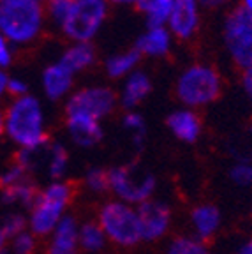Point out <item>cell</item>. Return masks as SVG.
Wrapping results in <instances>:
<instances>
[{"mask_svg": "<svg viewBox=\"0 0 252 254\" xmlns=\"http://www.w3.org/2000/svg\"><path fill=\"white\" fill-rule=\"evenodd\" d=\"M78 244L79 251L87 254H95L106 247L108 238L104 235L103 228L99 226L95 219H87V221H79L78 226Z\"/></svg>", "mask_w": 252, "mask_h": 254, "instance_id": "22", "label": "cell"}, {"mask_svg": "<svg viewBox=\"0 0 252 254\" xmlns=\"http://www.w3.org/2000/svg\"><path fill=\"white\" fill-rule=\"evenodd\" d=\"M39 247V238L32 233L30 230L7 240V251L5 254H36Z\"/></svg>", "mask_w": 252, "mask_h": 254, "instance_id": "27", "label": "cell"}, {"mask_svg": "<svg viewBox=\"0 0 252 254\" xmlns=\"http://www.w3.org/2000/svg\"><path fill=\"white\" fill-rule=\"evenodd\" d=\"M108 4V0H72L59 28L72 43H90L106 20Z\"/></svg>", "mask_w": 252, "mask_h": 254, "instance_id": "6", "label": "cell"}, {"mask_svg": "<svg viewBox=\"0 0 252 254\" xmlns=\"http://www.w3.org/2000/svg\"><path fill=\"white\" fill-rule=\"evenodd\" d=\"M201 4L199 0H175L166 27L170 28L173 37L190 39L199 28Z\"/></svg>", "mask_w": 252, "mask_h": 254, "instance_id": "12", "label": "cell"}, {"mask_svg": "<svg viewBox=\"0 0 252 254\" xmlns=\"http://www.w3.org/2000/svg\"><path fill=\"white\" fill-rule=\"evenodd\" d=\"M59 62H62L71 72L78 74L95 62V50L92 43H72L63 50Z\"/></svg>", "mask_w": 252, "mask_h": 254, "instance_id": "21", "label": "cell"}, {"mask_svg": "<svg viewBox=\"0 0 252 254\" xmlns=\"http://www.w3.org/2000/svg\"><path fill=\"white\" fill-rule=\"evenodd\" d=\"M4 136L20 152H39L46 147V113L36 95L28 94L12 99L4 108Z\"/></svg>", "mask_w": 252, "mask_h": 254, "instance_id": "1", "label": "cell"}, {"mask_svg": "<svg viewBox=\"0 0 252 254\" xmlns=\"http://www.w3.org/2000/svg\"><path fill=\"white\" fill-rule=\"evenodd\" d=\"M166 254H212L206 246V242H201L192 235H180V237L173 238L168 247H166Z\"/></svg>", "mask_w": 252, "mask_h": 254, "instance_id": "25", "label": "cell"}, {"mask_svg": "<svg viewBox=\"0 0 252 254\" xmlns=\"http://www.w3.org/2000/svg\"><path fill=\"white\" fill-rule=\"evenodd\" d=\"M110 179V192L115 199L126 201L138 206L148 199L155 198L157 192V179L154 173L134 166H115L108 170Z\"/></svg>", "mask_w": 252, "mask_h": 254, "instance_id": "7", "label": "cell"}, {"mask_svg": "<svg viewBox=\"0 0 252 254\" xmlns=\"http://www.w3.org/2000/svg\"><path fill=\"white\" fill-rule=\"evenodd\" d=\"M189 226L192 237L201 242L213 238L222 228V215L219 206L213 203H197L189 214Z\"/></svg>", "mask_w": 252, "mask_h": 254, "instance_id": "14", "label": "cell"}, {"mask_svg": "<svg viewBox=\"0 0 252 254\" xmlns=\"http://www.w3.org/2000/svg\"><path fill=\"white\" fill-rule=\"evenodd\" d=\"M175 0H138V9L143 12L148 27H161L168 23Z\"/></svg>", "mask_w": 252, "mask_h": 254, "instance_id": "24", "label": "cell"}, {"mask_svg": "<svg viewBox=\"0 0 252 254\" xmlns=\"http://www.w3.org/2000/svg\"><path fill=\"white\" fill-rule=\"evenodd\" d=\"M72 0H48L44 4V11H46V18L53 21L57 27H60V23L63 21V18L69 12Z\"/></svg>", "mask_w": 252, "mask_h": 254, "instance_id": "31", "label": "cell"}, {"mask_svg": "<svg viewBox=\"0 0 252 254\" xmlns=\"http://www.w3.org/2000/svg\"><path fill=\"white\" fill-rule=\"evenodd\" d=\"M242 7L252 14V0H242Z\"/></svg>", "mask_w": 252, "mask_h": 254, "instance_id": "40", "label": "cell"}, {"mask_svg": "<svg viewBox=\"0 0 252 254\" xmlns=\"http://www.w3.org/2000/svg\"><path fill=\"white\" fill-rule=\"evenodd\" d=\"M37 2H41V4H46L48 0H37Z\"/></svg>", "mask_w": 252, "mask_h": 254, "instance_id": "42", "label": "cell"}, {"mask_svg": "<svg viewBox=\"0 0 252 254\" xmlns=\"http://www.w3.org/2000/svg\"><path fill=\"white\" fill-rule=\"evenodd\" d=\"M44 21V4L37 0H0V36L12 46L34 43L43 32Z\"/></svg>", "mask_w": 252, "mask_h": 254, "instance_id": "3", "label": "cell"}, {"mask_svg": "<svg viewBox=\"0 0 252 254\" xmlns=\"http://www.w3.org/2000/svg\"><path fill=\"white\" fill-rule=\"evenodd\" d=\"M11 62H12V44L4 36H0V67L2 69L9 67Z\"/></svg>", "mask_w": 252, "mask_h": 254, "instance_id": "33", "label": "cell"}, {"mask_svg": "<svg viewBox=\"0 0 252 254\" xmlns=\"http://www.w3.org/2000/svg\"><path fill=\"white\" fill-rule=\"evenodd\" d=\"M74 72L69 71L59 60L46 65V69L43 71V76H41V85H43L44 95L50 101L67 99L72 94V88H74Z\"/></svg>", "mask_w": 252, "mask_h": 254, "instance_id": "13", "label": "cell"}, {"mask_svg": "<svg viewBox=\"0 0 252 254\" xmlns=\"http://www.w3.org/2000/svg\"><path fill=\"white\" fill-rule=\"evenodd\" d=\"M74 201V189L67 180L48 182L37 190L36 199L27 210L28 230L37 238H46L69 215Z\"/></svg>", "mask_w": 252, "mask_h": 254, "instance_id": "2", "label": "cell"}, {"mask_svg": "<svg viewBox=\"0 0 252 254\" xmlns=\"http://www.w3.org/2000/svg\"><path fill=\"white\" fill-rule=\"evenodd\" d=\"M221 88L222 79L219 72L206 64H192L177 79V97L184 108L190 110L212 104L221 95Z\"/></svg>", "mask_w": 252, "mask_h": 254, "instance_id": "5", "label": "cell"}, {"mask_svg": "<svg viewBox=\"0 0 252 254\" xmlns=\"http://www.w3.org/2000/svg\"><path fill=\"white\" fill-rule=\"evenodd\" d=\"M0 226L4 230L5 237L12 238L16 235L23 233L28 230V221H27V214L21 210H9L4 217L0 219Z\"/></svg>", "mask_w": 252, "mask_h": 254, "instance_id": "28", "label": "cell"}, {"mask_svg": "<svg viewBox=\"0 0 252 254\" xmlns=\"http://www.w3.org/2000/svg\"><path fill=\"white\" fill-rule=\"evenodd\" d=\"M79 221L74 215H67L59 226L46 237L44 254H79L78 244Z\"/></svg>", "mask_w": 252, "mask_h": 254, "instance_id": "15", "label": "cell"}, {"mask_svg": "<svg viewBox=\"0 0 252 254\" xmlns=\"http://www.w3.org/2000/svg\"><path fill=\"white\" fill-rule=\"evenodd\" d=\"M233 254H252V237L245 238L244 242L238 244V247L233 251Z\"/></svg>", "mask_w": 252, "mask_h": 254, "instance_id": "36", "label": "cell"}, {"mask_svg": "<svg viewBox=\"0 0 252 254\" xmlns=\"http://www.w3.org/2000/svg\"><path fill=\"white\" fill-rule=\"evenodd\" d=\"M229 180H231L233 186L242 187V189H247L252 187V163L251 161H237L229 168Z\"/></svg>", "mask_w": 252, "mask_h": 254, "instance_id": "29", "label": "cell"}, {"mask_svg": "<svg viewBox=\"0 0 252 254\" xmlns=\"http://www.w3.org/2000/svg\"><path fill=\"white\" fill-rule=\"evenodd\" d=\"M108 2H113V4L127 5V4H138V0H108Z\"/></svg>", "mask_w": 252, "mask_h": 254, "instance_id": "39", "label": "cell"}, {"mask_svg": "<svg viewBox=\"0 0 252 254\" xmlns=\"http://www.w3.org/2000/svg\"><path fill=\"white\" fill-rule=\"evenodd\" d=\"M119 95L108 87H83L65 101V115H81L103 122L117 108Z\"/></svg>", "mask_w": 252, "mask_h": 254, "instance_id": "10", "label": "cell"}, {"mask_svg": "<svg viewBox=\"0 0 252 254\" xmlns=\"http://www.w3.org/2000/svg\"><path fill=\"white\" fill-rule=\"evenodd\" d=\"M28 83L20 76H9V83H7V95H11L12 99H18V97H23L28 95Z\"/></svg>", "mask_w": 252, "mask_h": 254, "instance_id": "32", "label": "cell"}, {"mask_svg": "<svg viewBox=\"0 0 252 254\" xmlns=\"http://www.w3.org/2000/svg\"><path fill=\"white\" fill-rule=\"evenodd\" d=\"M83 187L90 194H104L110 192V179H108V170L103 168H90L83 175Z\"/></svg>", "mask_w": 252, "mask_h": 254, "instance_id": "26", "label": "cell"}, {"mask_svg": "<svg viewBox=\"0 0 252 254\" xmlns=\"http://www.w3.org/2000/svg\"><path fill=\"white\" fill-rule=\"evenodd\" d=\"M228 2H229V0H199L201 7H208V9L222 7V5H226Z\"/></svg>", "mask_w": 252, "mask_h": 254, "instance_id": "37", "label": "cell"}, {"mask_svg": "<svg viewBox=\"0 0 252 254\" xmlns=\"http://www.w3.org/2000/svg\"><path fill=\"white\" fill-rule=\"evenodd\" d=\"M95 221L103 228L108 244L129 249L143 242L138 206L111 198L99 206Z\"/></svg>", "mask_w": 252, "mask_h": 254, "instance_id": "4", "label": "cell"}, {"mask_svg": "<svg viewBox=\"0 0 252 254\" xmlns=\"http://www.w3.org/2000/svg\"><path fill=\"white\" fill-rule=\"evenodd\" d=\"M141 240L146 244L159 242L170 233L173 226V210L166 201L152 198L138 205Z\"/></svg>", "mask_w": 252, "mask_h": 254, "instance_id": "11", "label": "cell"}, {"mask_svg": "<svg viewBox=\"0 0 252 254\" xmlns=\"http://www.w3.org/2000/svg\"><path fill=\"white\" fill-rule=\"evenodd\" d=\"M65 129L74 145L90 148L103 139V124L81 115H65Z\"/></svg>", "mask_w": 252, "mask_h": 254, "instance_id": "16", "label": "cell"}, {"mask_svg": "<svg viewBox=\"0 0 252 254\" xmlns=\"http://www.w3.org/2000/svg\"><path fill=\"white\" fill-rule=\"evenodd\" d=\"M37 190L34 171L18 161L0 173V203L12 210H28Z\"/></svg>", "mask_w": 252, "mask_h": 254, "instance_id": "8", "label": "cell"}, {"mask_svg": "<svg viewBox=\"0 0 252 254\" xmlns=\"http://www.w3.org/2000/svg\"><path fill=\"white\" fill-rule=\"evenodd\" d=\"M44 154V171L50 182H57V180H63L67 170H69V150L63 147L62 143H48L43 148Z\"/></svg>", "mask_w": 252, "mask_h": 254, "instance_id": "20", "label": "cell"}, {"mask_svg": "<svg viewBox=\"0 0 252 254\" xmlns=\"http://www.w3.org/2000/svg\"><path fill=\"white\" fill-rule=\"evenodd\" d=\"M150 90H152V79L148 78V74L143 71H134L124 79L119 101L124 108L134 110L148 97Z\"/></svg>", "mask_w": 252, "mask_h": 254, "instance_id": "19", "label": "cell"}, {"mask_svg": "<svg viewBox=\"0 0 252 254\" xmlns=\"http://www.w3.org/2000/svg\"><path fill=\"white\" fill-rule=\"evenodd\" d=\"M0 136H4V108H0Z\"/></svg>", "mask_w": 252, "mask_h": 254, "instance_id": "41", "label": "cell"}, {"mask_svg": "<svg viewBox=\"0 0 252 254\" xmlns=\"http://www.w3.org/2000/svg\"><path fill=\"white\" fill-rule=\"evenodd\" d=\"M224 46L240 69L252 67V14L244 7L233 9L222 27Z\"/></svg>", "mask_w": 252, "mask_h": 254, "instance_id": "9", "label": "cell"}, {"mask_svg": "<svg viewBox=\"0 0 252 254\" xmlns=\"http://www.w3.org/2000/svg\"><path fill=\"white\" fill-rule=\"evenodd\" d=\"M5 251H7V237H5L4 230L0 226V254H5Z\"/></svg>", "mask_w": 252, "mask_h": 254, "instance_id": "38", "label": "cell"}, {"mask_svg": "<svg viewBox=\"0 0 252 254\" xmlns=\"http://www.w3.org/2000/svg\"><path fill=\"white\" fill-rule=\"evenodd\" d=\"M173 46V34L166 25L161 27H146V30L136 41V52L141 57L150 59H159L166 57Z\"/></svg>", "mask_w": 252, "mask_h": 254, "instance_id": "17", "label": "cell"}, {"mask_svg": "<svg viewBox=\"0 0 252 254\" xmlns=\"http://www.w3.org/2000/svg\"><path fill=\"white\" fill-rule=\"evenodd\" d=\"M122 126H124V129L132 136L134 141L136 143L143 141V138H145V131H146V124H145V119H143L139 113L129 110L126 115L122 117Z\"/></svg>", "mask_w": 252, "mask_h": 254, "instance_id": "30", "label": "cell"}, {"mask_svg": "<svg viewBox=\"0 0 252 254\" xmlns=\"http://www.w3.org/2000/svg\"><path fill=\"white\" fill-rule=\"evenodd\" d=\"M168 129L171 134L184 143H194L199 139L201 131H203V124L196 111L190 108H178L168 117L166 120Z\"/></svg>", "mask_w": 252, "mask_h": 254, "instance_id": "18", "label": "cell"}, {"mask_svg": "<svg viewBox=\"0 0 252 254\" xmlns=\"http://www.w3.org/2000/svg\"><path fill=\"white\" fill-rule=\"evenodd\" d=\"M7 83H9V74L5 69L0 67V99H4L7 95Z\"/></svg>", "mask_w": 252, "mask_h": 254, "instance_id": "35", "label": "cell"}, {"mask_svg": "<svg viewBox=\"0 0 252 254\" xmlns=\"http://www.w3.org/2000/svg\"><path fill=\"white\" fill-rule=\"evenodd\" d=\"M141 55H139L136 50H129V52L122 53H115L104 64V69H106V74L111 79H126L129 74H132L138 67Z\"/></svg>", "mask_w": 252, "mask_h": 254, "instance_id": "23", "label": "cell"}, {"mask_svg": "<svg viewBox=\"0 0 252 254\" xmlns=\"http://www.w3.org/2000/svg\"><path fill=\"white\" fill-rule=\"evenodd\" d=\"M242 85H244V90L249 95V99L252 101V67L244 71V74H242Z\"/></svg>", "mask_w": 252, "mask_h": 254, "instance_id": "34", "label": "cell"}]
</instances>
